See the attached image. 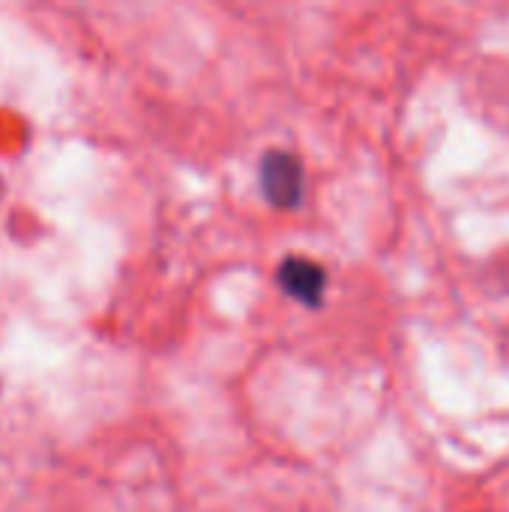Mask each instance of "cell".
Wrapping results in <instances>:
<instances>
[{"label": "cell", "instance_id": "7a4b0ae2", "mask_svg": "<svg viewBox=\"0 0 509 512\" xmlns=\"http://www.w3.org/2000/svg\"><path fill=\"white\" fill-rule=\"evenodd\" d=\"M279 288L306 309H318L327 294V270L312 261L291 255L279 264Z\"/></svg>", "mask_w": 509, "mask_h": 512}, {"label": "cell", "instance_id": "6da1fadb", "mask_svg": "<svg viewBox=\"0 0 509 512\" xmlns=\"http://www.w3.org/2000/svg\"><path fill=\"white\" fill-rule=\"evenodd\" d=\"M258 183L270 207L297 210L306 198V168L291 150H267L261 156Z\"/></svg>", "mask_w": 509, "mask_h": 512}]
</instances>
